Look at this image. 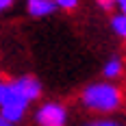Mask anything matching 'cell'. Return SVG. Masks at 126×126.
Masks as SVG:
<instances>
[{"label": "cell", "mask_w": 126, "mask_h": 126, "mask_svg": "<svg viewBox=\"0 0 126 126\" xmlns=\"http://www.w3.org/2000/svg\"><path fill=\"white\" fill-rule=\"evenodd\" d=\"M120 102H122V94L111 83H94L83 91V104L91 111L109 113L120 107Z\"/></svg>", "instance_id": "obj_1"}, {"label": "cell", "mask_w": 126, "mask_h": 126, "mask_svg": "<svg viewBox=\"0 0 126 126\" xmlns=\"http://www.w3.org/2000/svg\"><path fill=\"white\" fill-rule=\"evenodd\" d=\"M28 100L13 87V83H2L0 85V111H2V120L7 122H20L26 113Z\"/></svg>", "instance_id": "obj_2"}, {"label": "cell", "mask_w": 126, "mask_h": 126, "mask_svg": "<svg viewBox=\"0 0 126 126\" xmlns=\"http://www.w3.org/2000/svg\"><path fill=\"white\" fill-rule=\"evenodd\" d=\"M65 117H67L65 107L57 104V102H48V104H44L37 111V122L41 126H63Z\"/></svg>", "instance_id": "obj_3"}, {"label": "cell", "mask_w": 126, "mask_h": 126, "mask_svg": "<svg viewBox=\"0 0 126 126\" xmlns=\"http://www.w3.org/2000/svg\"><path fill=\"white\" fill-rule=\"evenodd\" d=\"M11 83L28 102L37 100L39 94H41V83H39L37 78H33V76H22V78H15V80H11Z\"/></svg>", "instance_id": "obj_4"}, {"label": "cell", "mask_w": 126, "mask_h": 126, "mask_svg": "<svg viewBox=\"0 0 126 126\" xmlns=\"http://www.w3.org/2000/svg\"><path fill=\"white\" fill-rule=\"evenodd\" d=\"M26 9H28V13L33 17H46V15L54 13L57 2L54 0H28L26 2Z\"/></svg>", "instance_id": "obj_5"}, {"label": "cell", "mask_w": 126, "mask_h": 126, "mask_svg": "<svg viewBox=\"0 0 126 126\" xmlns=\"http://www.w3.org/2000/svg\"><path fill=\"white\" fill-rule=\"evenodd\" d=\"M111 28H113L122 39H126V15H124V13H120V15H113V17H111Z\"/></svg>", "instance_id": "obj_6"}, {"label": "cell", "mask_w": 126, "mask_h": 126, "mask_svg": "<svg viewBox=\"0 0 126 126\" xmlns=\"http://www.w3.org/2000/svg\"><path fill=\"white\" fill-rule=\"evenodd\" d=\"M122 74V61L120 59H111V61H107L104 65V76L107 78H115V76Z\"/></svg>", "instance_id": "obj_7"}, {"label": "cell", "mask_w": 126, "mask_h": 126, "mask_svg": "<svg viewBox=\"0 0 126 126\" xmlns=\"http://www.w3.org/2000/svg\"><path fill=\"white\" fill-rule=\"evenodd\" d=\"M57 2V7H61V9H74L76 4H78V0H54Z\"/></svg>", "instance_id": "obj_8"}, {"label": "cell", "mask_w": 126, "mask_h": 126, "mask_svg": "<svg viewBox=\"0 0 126 126\" xmlns=\"http://www.w3.org/2000/svg\"><path fill=\"white\" fill-rule=\"evenodd\" d=\"M96 2H98V7L104 9V11H111V9H113V4H115V0H96Z\"/></svg>", "instance_id": "obj_9"}, {"label": "cell", "mask_w": 126, "mask_h": 126, "mask_svg": "<svg viewBox=\"0 0 126 126\" xmlns=\"http://www.w3.org/2000/svg\"><path fill=\"white\" fill-rule=\"evenodd\" d=\"M85 126H120L115 122H91V124H85Z\"/></svg>", "instance_id": "obj_10"}, {"label": "cell", "mask_w": 126, "mask_h": 126, "mask_svg": "<svg viewBox=\"0 0 126 126\" xmlns=\"http://www.w3.org/2000/svg\"><path fill=\"white\" fill-rule=\"evenodd\" d=\"M13 4V0H0V9H9Z\"/></svg>", "instance_id": "obj_11"}, {"label": "cell", "mask_w": 126, "mask_h": 126, "mask_svg": "<svg viewBox=\"0 0 126 126\" xmlns=\"http://www.w3.org/2000/svg\"><path fill=\"white\" fill-rule=\"evenodd\" d=\"M120 9H122V13L126 15V0H124V2H120Z\"/></svg>", "instance_id": "obj_12"}, {"label": "cell", "mask_w": 126, "mask_h": 126, "mask_svg": "<svg viewBox=\"0 0 126 126\" xmlns=\"http://www.w3.org/2000/svg\"><path fill=\"white\" fill-rule=\"evenodd\" d=\"M0 126H13L11 122H7V120H0Z\"/></svg>", "instance_id": "obj_13"}]
</instances>
